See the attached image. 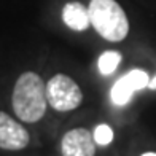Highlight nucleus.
Returning <instances> with one entry per match:
<instances>
[{"instance_id": "1", "label": "nucleus", "mask_w": 156, "mask_h": 156, "mask_svg": "<svg viewBox=\"0 0 156 156\" xmlns=\"http://www.w3.org/2000/svg\"><path fill=\"white\" fill-rule=\"evenodd\" d=\"M11 104L16 116L26 123H37L48 107L46 83L35 72H24L13 88Z\"/></svg>"}, {"instance_id": "2", "label": "nucleus", "mask_w": 156, "mask_h": 156, "mask_svg": "<svg viewBox=\"0 0 156 156\" xmlns=\"http://www.w3.org/2000/svg\"><path fill=\"white\" fill-rule=\"evenodd\" d=\"M88 10L91 26L102 38L121 41L127 37L129 21L116 0H91Z\"/></svg>"}, {"instance_id": "3", "label": "nucleus", "mask_w": 156, "mask_h": 156, "mask_svg": "<svg viewBox=\"0 0 156 156\" xmlns=\"http://www.w3.org/2000/svg\"><path fill=\"white\" fill-rule=\"evenodd\" d=\"M46 97L48 104L58 112H70L80 107L83 102V93L80 86L64 73L54 75L46 83Z\"/></svg>"}, {"instance_id": "4", "label": "nucleus", "mask_w": 156, "mask_h": 156, "mask_svg": "<svg viewBox=\"0 0 156 156\" xmlns=\"http://www.w3.org/2000/svg\"><path fill=\"white\" fill-rule=\"evenodd\" d=\"M148 83H150V76H148L147 72H144L140 69L131 70V72L123 75L113 84V88L110 91L112 102L118 105V107H123V105H126L131 101V97L136 91H142L144 88H148Z\"/></svg>"}, {"instance_id": "5", "label": "nucleus", "mask_w": 156, "mask_h": 156, "mask_svg": "<svg viewBox=\"0 0 156 156\" xmlns=\"http://www.w3.org/2000/svg\"><path fill=\"white\" fill-rule=\"evenodd\" d=\"M29 132L26 127L13 119L8 113L0 112V148L2 150H23L29 145Z\"/></svg>"}, {"instance_id": "6", "label": "nucleus", "mask_w": 156, "mask_h": 156, "mask_svg": "<svg viewBox=\"0 0 156 156\" xmlns=\"http://www.w3.org/2000/svg\"><path fill=\"white\" fill-rule=\"evenodd\" d=\"M61 153L62 156H94L96 142L93 134L84 127L70 129L61 140Z\"/></svg>"}, {"instance_id": "7", "label": "nucleus", "mask_w": 156, "mask_h": 156, "mask_svg": "<svg viewBox=\"0 0 156 156\" xmlns=\"http://www.w3.org/2000/svg\"><path fill=\"white\" fill-rule=\"evenodd\" d=\"M62 21L69 29L83 32L91 24L89 10L80 2H70L62 8Z\"/></svg>"}, {"instance_id": "8", "label": "nucleus", "mask_w": 156, "mask_h": 156, "mask_svg": "<svg viewBox=\"0 0 156 156\" xmlns=\"http://www.w3.org/2000/svg\"><path fill=\"white\" fill-rule=\"evenodd\" d=\"M119 62H121V54L118 51H105L101 54V58L97 61V67L99 72L102 75H112L115 70L118 69Z\"/></svg>"}, {"instance_id": "9", "label": "nucleus", "mask_w": 156, "mask_h": 156, "mask_svg": "<svg viewBox=\"0 0 156 156\" xmlns=\"http://www.w3.org/2000/svg\"><path fill=\"white\" fill-rule=\"evenodd\" d=\"M93 137H94L96 145L105 147V145H108L113 142L115 134H113V129L108 124H99V126H96V129L93 132Z\"/></svg>"}, {"instance_id": "10", "label": "nucleus", "mask_w": 156, "mask_h": 156, "mask_svg": "<svg viewBox=\"0 0 156 156\" xmlns=\"http://www.w3.org/2000/svg\"><path fill=\"white\" fill-rule=\"evenodd\" d=\"M148 88H150V89H156V75L150 80V83H148Z\"/></svg>"}, {"instance_id": "11", "label": "nucleus", "mask_w": 156, "mask_h": 156, "mask_svg": "<svg viewBox=\"0 0 156 156\" xmlns=\"http://www.w3.org/2000/svg\"><path fill=\"white\" fill-rule=\"evenodd\" d=\"M142 156H156V153H153V151H147V153H144Z\"/></svg>"}]
</instances>
